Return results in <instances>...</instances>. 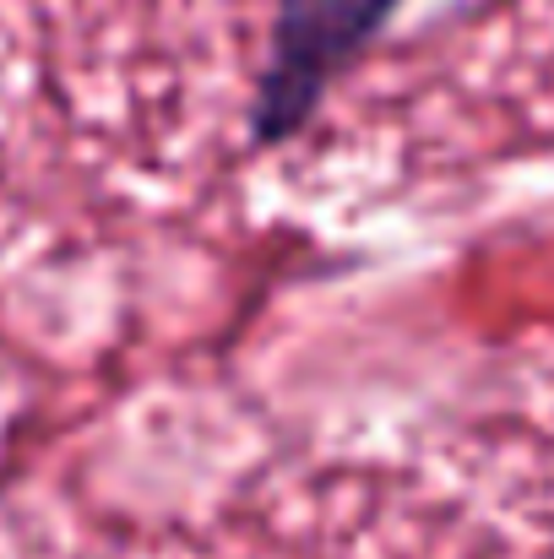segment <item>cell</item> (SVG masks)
I'll return each mask as SVG.
<instances>
[{
    "mask_svg": "<svg viewBox=\"0 0 554 559\" xmlns=\"http://www.w3.org/2000/svg\"><path fill=\"white\" fill-rule=\"evenodd\" d=\"M391 5L397 0H283L256 98V142L272 147L316 115L332 76L375 38Z\"/></svg>",
    "mask_w": 554,
    "mask_h": 559,
    "instance_id": "6da1fadb",
    "label": "cell"
}]
</instances>
